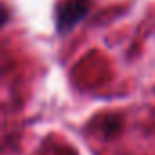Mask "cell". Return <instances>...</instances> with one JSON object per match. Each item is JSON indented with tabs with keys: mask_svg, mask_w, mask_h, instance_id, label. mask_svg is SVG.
<instances>
[{
	"mask_svg": "<svg viewBox=\"0 0 155 155\" xmlns=\"http://www.w3.org/2000/svg\"><path fill=\"white\" fill-rule=\"evenodd\" d=\"M90 0H62L55 9V29L58 35H68L79 22H82L90 13Z\"/></svg>",
	"mask_w": 155,
	"mask_h": 155,
	"instance_id": "cell-1",
	"label": "cell"
}]
</instances>
